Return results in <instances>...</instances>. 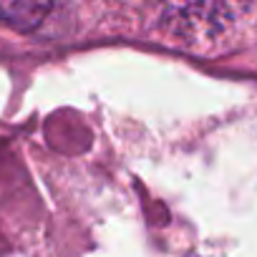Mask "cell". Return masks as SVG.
Returning a JSON list of instances; mask_svg holds the SVG:
<instances>
[{
    "mask_svg": "<svg viewBox=\"0 0 257 257\" xmlns=\"http://www.w3.org/2000/svg\"><path fill=\"white\" fill-rule=\"evenodd\" d=\"M53 0H0V23L28 33L36 31L51 13Z\"/></svg>",
    "mask_w": 257,
    "mask_h": 257,
    "instance_id": "1",
    "label": "cell"
}]
</instances>
